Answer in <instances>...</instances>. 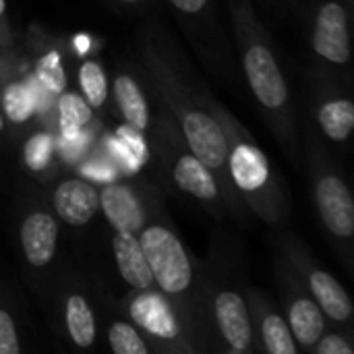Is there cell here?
I'll list each match as a JSON object with an SVG mask.
<instances>
[{"instance_id": "4fadbf2b", "label": "cell", "mask_w": 354, "mask_h": 354, "mask_svg": "<svg viewBox=\"0 0 354 354\" xmlns=\"http://www.w3.org/2000/svg\"><path fill=\"white\" fill-rule=\"evenodd\" d=\"M172 10L183 33L203 58V62L218 75L234 73L232 54L226 33L220 23L218 0H164Z\"/></svg>"}, {"instance_id": "1f68e13d", "label": "cell", "mask_w": 354, "mask_h": 354, "mask_svg": "<svg viewBox=\"0 0 354 354\" xmlns=\"http://www.w3.org/2000/svg\"><path fill=\"white\" fill-rule=\"evenodd\" d=\"M10 52H12V50H10ZM10 52H2V50H0V85L4 83V79H6V75H8V71H10V64H8V58H6Z\"/></svg>"}, {"instance_id": "52a82bcc", "label": "cell", "mask_w": 354, "mask_h": 354, "mask_svg": "<svg viewBox=\"0 0 354 354\" xmlns=\"http://www.w3.org/2000/svg\"><path fill=\"white\" fill-rule=\"evenodd\" d=\"M97 280L77 266L64 261L56 266L39 299L50 315L56 338L77 353H91L100 342Z\"/></svg>"}, {"instance_id": "cb8c5ba5", "label": "cell", "mask_w": 354, "mask_h": 354, "mask_svg": "<svg viewBox=\"0 0 354 354\" xmlns=\"http://www.w3.org/2000/svg\"><path fill=\"white\" fill-rule=\"evenodd\" d=\"M110 253H112L116 274L129 286V290L156 288L151 270L147 266L139 236L135 232L110 230Z\"/></svg>"}, {"instance_id": "6da1fadb", "label": "cell", "mask_w": 354, "mask_h": 354, "mask_svg": "<svg viewBox=\"0 0 354 354\" xmlns=\"http://www.w3.org/2000/svg\"><path fill=\"white\" fill-rule=\"evenodd\" d=\"M137 60L160 108L172 118L189 149L218 176L230 218L245 224L249 212L228 178L224 133L205 106L207 85L193 73L183 50L158 23L139 31Z\"/></svg>"}, {"instance_id": "484cf974", "label": "cell", "mask_w": 354, "mask_h": 354, "mask_svg": "<svg viewBox=\"0 0 354 354\" xmlns=\"http://www.w3.org/2000/svg\"><path fill=\"white\" fill-rule=\"evenodd\" d=\"M54 124H50L60 141H71L91 133L97 127V114L89 108L77 89L66 87L54 97Z\"/></svg>"}, {"instance_id": "8992f818", "label": "cell", "mask_w": 354, "mask_h": 354, "mask_svg": "<svg viewBox=\"0 0 354 354\" xmlns=\"http://www.w3.org/2000/svg\"><path fill=\"white\" fill-rule=\"evenodd\" d=\"M303 158L311 185V197L319 224L342 259L344 268L353 272L354 261V197L344 178L342 168L332 158L319 131L307 122L303 135Z\"/></svg>"}, {"instance_id": "30bf717a", "label": "cell", "mask_w": 354, "mask_h": 354, "mask_svg": "<svg viewBox=\"0 0 354 354\" xmlns=\"http://www.w3.org/2000/svg\"><path fill=\"white\" fill-rule=\"evenodd\" d=\"M354 0H301L295 10L307 21L315 66L351 85V21Z\"/></svg>"}, {"instance_id": "2e32d148", "label": "cell", "mask_w": 354, "mask_h": 354, "mask_svg": "<svg viewBox=\"0 0 354 354\" xmlns=\"http://www.w3.org/2000/svg\"><path fill=\"white\" fill-rule=\"evenodd\" d=\"M160 201V189L145 178H112L100 185V214L110 230L137 234Z\"/></svg>"}, {"instance_id": "4dcf8cb0", "label": "cell", "mask_w": 354, "mask_h": 354, "mask_svg": "<svg viewBox=\"0 0 354 354\" xmlns=\"http://www.w3.org/2000/svg\"><path fill=\"white\" fill-rule=\"evenodd\" d=\"M8 143H15V135L4 118V114L0 112V145H8Z\"/></svg>"}, {"instance_id": "7c38bea8", "label": "cell", "mask_w": 354, "mask_h": 354, "mask_svg": "<svg viewBox=\"0 0 354 354\" xmlns=\"http://www.w3.org/2000/svg\"><path fill=\"white\" fill-rule=\"evenodd\" d=\"M116 301L122 313L149 340L156 354H197L187 324L158 288L129 290Z\"/></svg>"}, {"instance_id": "277c9868", "label": "cell", "mask_w": 354, "mask_h": 354, "mask_svg": "<svg viewBox=\"0 0 354 354\" xmlns=\"http://www.w3.org/2000/svg\"><path fill=\"white\" fill-rule=\"evenodd\" d=\"M205 106L218 120L226 141V168L234 193L249 214L272 228L288 226L292 218L290 191L253 135L205 87Z\"/></svg>"}, {"instance_id": "d6986e66", "label": "cell", "mask_w": 354, "mask_h": 354, "mask_svg": "<svg viewBox=\"0 0 354 354\" xmlns=\"http://www.w3.org/2000/svg\"><path fill=\"white\" fill-rule=\"evenodd\" d=\"M247 301L251 311L253 334L257 342V351L266 354H301L292 332L286 324L284 313L278 303L259 286H247Z\"/></svg>"}, {"instance_id": "3957f363", "label": "cell", "mask_w": 354, "mask_h": 354, "mask_svg": "<svg viewBox=\"0 0 354 354\" xmlns=\"http://www.w3.org/2000/svg\"><path fill=\"white\" fill-rule=\"evenodd\" d=\"M245 83L278 145L299 164L303 135L278 46L251 0H226Z\"/></svg>"}, {"instance_id": "4316f807", "label": "cell", "mask_w": 354, "mask_h": 354, "mask_svg": "<svg viewBox=\"0 0 354 354\" xmlns=\"http://www.w3.org/2000/svg\"><path fill=\"white\" fill-rule=\"evenodd\" d=\"M77 91L89 104V108L102 116L110 108V73L102 58L83 56L75 68Z\"/></svg>"}, {"instance_id": "f546056e", "label": "cell", "mask_w": 354, "mask_h": 354, "mask_svg": "<svg viewBox=\"0 0 354 354\" xmlns=\"http://www.w3.org/2000/svg\"><path fill=\"white\" fill-rule=\"evenodd\" d=\"M110 8L122 10V12H147L153 8L156 0H102Z\"/></svg>"}, {"instance_id": "9c48e42d", "label": "cell", "mask_w": 354, "mask_h": 354, "mask_svg": "<svg viewBox=\"0 0 354 354\" xmlns=\"http://www.w3.org/2000/svg\"><path fill=\"white\" fill-rule=\"evenodd\" d=\"M147 145L168 183L178 193L197 201L218 222L230 218L218 176L189 149L180 131L162 108L160 114L153 116L147 133Z\"/></svg>"}, {"instance_id": "603a6c76", "label": "cell", "mask_w": 354, "mask_h": 354, "mask_svg": "<svg viewBox=\"0 0 354 354\" xmlns=\"http://www.w3.org/2000/svg\"><path fill=\"white\" fill-rule=\"evenodd\" d=\"M37 106H39V93L31 87V81L10 68L4 83L0 85V112L4 114L10 127L15 141L25 131L41 122V114Z\"/></svg>"}, {"instance_id": "7402d4cb", "label": "cell", "mask_w": 354, "mask_h": 354, "mask_svg": "<svg viewBox=\"0 0 354 354\" xmlns=\"http://www.w3.org/2000/svg\"><path fill=\"white\" fill-rule=\"evenodd\" d=\"M97 311H100V338L112 354H156L143 332L122 313L118 301L97 284Z\"/></svg>"}, {"instance_id": "9a60e30c", "label": "cell", "mask_w": 354, "mask_h": 354, "mask_svg": "<svg viewBox=\"0 0 354 354\" xmlns=\"http://www.w3.org/2000/svg\"><path fill=\"white\" fill-rule=\"evenodd\" d=\"M313 127L334 145H346L354 131L351 85L336 75L313 66L309 73Z\"/></svg>"}, {"instance_id": "7a4b0ae2", "label": "cell", "mask_w": 354, "mask_h": 354, "mask_svg": "<svg viewBox=\"0 0 354 354\" xmlns=\"http://www.w3.org/2000/svg\"><path fill=\"white\" fill-rule=\"evenodd\" d=\"M247 270L241 243L216 232L209 253L199 259L201 354H255L257 342L247 301Z\"/></svg>"}, {"instance_id": "5bb4252c", "label": "cell", "mask_w": 354, "mask_h": 354, "mask_svg": "<svg viewBox=\"0 0 354 354\" xmlns=\"http://www.w3.org/2000/svg\"><path fill=\"white\" fill-rule=\"evenodd\" d=\"M274 280L278 288V307L286 317L292 338L301 353H311L315 342L330 326L324 311L309 295L301 278L282 255H274Z\"/></svg>"}, {"instance_id": "d4e9b609", "label": "cell", "mask_w": 354, "mask_h": 354, "mask_svg": "<svg viewBox=\"0 0 354 354\" xmlns=\"http://www.w3.org/2000/svg\"><path fill=\"white\" fill-rule=\"evenodd\" d=\"M31 334L29 317L17 290L0 280V354H27Z\"/></svg>"}, {"instance_id": "f1b7e54d", "label": "cell", "mask_w": 354, "mask_h": 354, "mask_svg": "<svg viewBox=\"0 0 354 354\" xmlns=\"http://www.w3.org/2000/svg\"><path fill=\"white\" fill-rule=\"evenodd\" d=\"M0 50L2 52L15 50V31H12V25H10L8 2L6 0H0Z\"/></svg>"}, {"instance_id": "8fae6325", "label": "cell", "mask_w": 354, "mask_h": 354, "mask_svg": "<svg viewBox=\"0 0 354 354\" xmlns=\"http://www.w3.org/2000/svg\"><path fill=\"white\" fill-rule=\"evenodd\" d=\"M274 247L276 253L282 255L286 263L295 270V274L301 278L309 295L324 311L328 324L354 330V307L351 295L328 270H324L317 263L309 245L299 234L290 230H282L274 234Z\"/></svg>"}, {"instance_id": "d6a6232c", "label": "cell", "mask_w": 354, "mask_h": 354, "mask_svg": "<svg viewBox=\"0 0 354 354\" xmlns=\"http://www.w3.org/2000/svg\"><path fill=\"white\" fill-rule=\"evenodd\" d=\"M268 2H276V4H282V6L288 8V0H268Z\"/></svg>"}, {"instance_id": "ffe728a7", "label": "cell", "mask_w": 354, "mask_h": 354, "mask_svg": "<svg viewBox=\"0 0 354 354\" xmlns=\"http://www.w3.org/2000/svg\"><path fill=\"white\" fill-rule=\"evenodd\" d=\"M17 160L23 176L44 187L64 172L58 135L46 122H37L17 139Z\"/></svg>"}, {"instance_id": "ba28073f", "label": "cell", "mask_w": 354, "mask_h": 354, "mask_svg": "<svg viewBox=\"0 0 354 354\" xmlns=\"http://www.w3.org/2000/svg\"><path fill=\"white\" fill-rule=\"evenodd\" d=\"M15 241L27 286L39 297L58 266L60 220L50 207L44 185L25 178L15 203Z\"/></svg>"}, {"instance_id": "83f0119b", "label": "cell", "mask_w": 354, "mask_h": 354, "mask_svg": "<svg viewBox=\"0 0 354 354\" xmlns=\"http://www.w3.org/2000/svg\"><path fill=\"white\" fill-rule=\"evenodd\" d=\"M311 354H354V330L328 326L311 348Z\"/></svg>"}, {"instance_id": "e0dca14e", "label": "cell", "mask_w": 354, "mask_h": 354, "mask_svg": "<svg viewBox=\"0 0 354 354\" xmlns=\"http://www.w3.org/2000/svg\"><path fill=\"white\" fill-rule=\"evenodd\" d=\"M151 89L145 73L133 62H118L110 75V104L124 127L147 137L153 122Z\"/></svg>"}, {"instance_id": "44dd1931", "label": "cell", "mask_w": 354, "mask_h": 354, "mask_svg": "<svg viewBox=\"0 0 354 354\" xmlns=\"http://www.w3.org/2000/svg\"><path fill=\"white\" fill-rule=\"evenodd\" d=\"M31 50V73L33 83L46 97H56L71 85L68 68L73 48L66 46L58 37H50L46 33H35L29 37Z\"/></svg>"}, {"instance_id": "5b68a950", "label": "cell", "mask_w": 354, "mask_h": 354, "mask_svg": "<svg viewBox=\"0 0 354 354\" xmlns=\"http://www.w3.org/2000/svg\"><path fill=\"white\" fill-rule=\"evenodd\" d=\"M143 255L153 276V286L174 305L187 324L195 351L201 354L199 340V259L187 247L172 218L160 201L137 232Z\"/></svg>"}, {"instance_id": "ac0fdd59", "label": "cell", "mask_w": 354, "mask_h": 354, "mask_svg": "<svg viewBox=\"0 0 354 354\" xmlns=\"http://www.w3.org/2000/svg\"><path fill=\"white\" fill-rule=\"evenodd\" d=\"M50 207L62 226L81 230L100 214V185L83 174H58L46 187Z\"/></svg>"}]
</instances>
